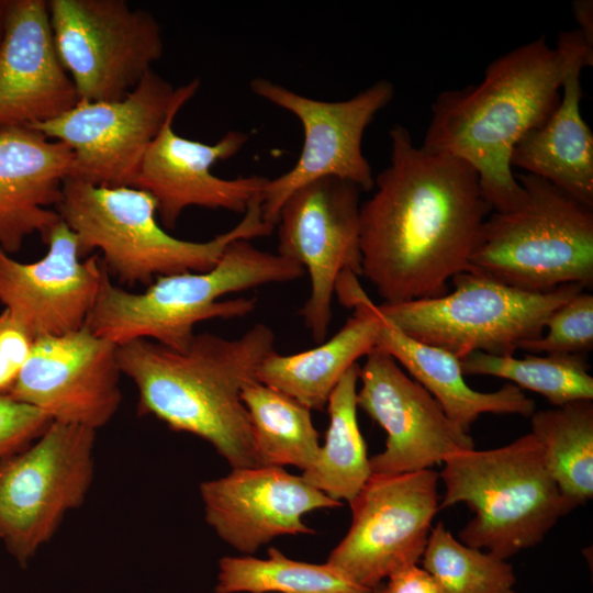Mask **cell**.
Instances as JSON below:
<instances>
[{
    "instance_id": "ba28073f",
    "label": "cell",
    "mask_w": 593,
    "mask_h": 593,
    "mask_svg": "<svg viewBox=\"0 0 593 593\" xmlns=\"http://www.w3.org/2000/svg\"><path fill=\"white\" fill-rule=\"evenodd\" d=\"M445 295L378 304L398 328L460 360L473 351L513 356L524 340L539 338L549 316L584 288L564 284L548 292L507 286L469 268L456 275Z\"/></svg>"
},
{
    "instance_id": "e575fe53",
    "label": "cell",
    "mask_w": 593,
    "mask_h": 593,
    "mask_svg": "<svg viewBox=\"0 0 593 593\" xmlns=\"http://www.w3.org/2000/svg\"><path fill=\"white\" fill-rule=\"evenodd\" d=\"M573 14L578 21V29L586 42L593 46V3L591 0H578L572 3Z\"/></svg>"
},
{
    "instance_id": "f546056e",
    "label": "cell",
    "mask_w": 593,
    "mask_h": 593,
    "mask_svg": "<svg viewBox=\"0 0 593 593\" xmlns=\"http://www.w3.org/2000/svg\"><path fill=\"white\" fill-rule=\"evenodd\" d=\"M421 561L445 593H515L512 564L465 545L441 522L432 528Z\"/></svg>"
},
{
    "instance_id": "9c48e42d",
    "label": "cell",
    "mask_w": 593,
    "mask_h": 593,
    "mask_svg": "<svg viewBox=\"0 0 593 593\" xmlns=\"http://www.w3.org/2000/svg\"><path fill=\"white\" fill-rule=\"evenodd\" d=\"M96 430L59 422L0 461V539L25 566L80 507L94 477Z\"/></svg>"
},
{
    "instance_id": "4dcf8cb0",
    "label": "cell",
    "mask_w": 593,
    "mask_h": 593,
    "mask_svg": "<svg viewBox=\"0 0 593 593\" xmlns=\"http://www.w3.org/2000/svg\"><path fill=\"white\" fill-rule=\"evenodd\" d=\"M542 335L521 342L516 349L528 354H580L593 348V295L580 292L547 320Z\"/></svg>"
},
{
    "instance_id": "603a6c76",
    "label": "cell",
    "mask_w": 593,
    "mask_h": 593,
    "mask_svg": "<svg viewBox=\"0 0 593 593\" xmlns=\"http://www.w3.org/2000/svg\"><path fill=\"white\" fill-rule=\"evenodd\" d=\"M335 293L342 305L353 309L338 332L320 346L298 354L272 351L260 365L257 379L307 409L323 411L343 374L377 346V304L349 270L337 278Z\"/></svg>"
},
{
    "instance_id": "9a60e30c",
    "label": "cell",
    "mask_w": 593,
    "mask_h": 593,
    "mask_svg": "<svg viewBox=\"0 0 593 593\" xmlns=\"http://www.w3.org/2000/svg\"><path fill=\"white\" fill-rule=\"evenodd\" d=\"M366 357L357 406L387 433L384 450L369 458L371 474L432 469L455 454L474 449L469 433L389 354L374 348Z\"/></svg>"
},
{
    "instance_id": "2e32d148",
    "label": "cell",
    "mask_w": 593,
    "mask_h": 593,
    "mask_svg": "<svg viewBox=\"0 0 593 593\" xmlns=\"http://www.w3.org/2000/svg\"><path fill=\"white\" fill-rule=\"evenodd\" d=\"M116 351V344L86 326L36 337L10 398L43 411L53 422L97 432L122 402Z\"/></svg>"
},
{
    "instance_id": "e0dca14e",
    "label": "cell",
    "mask_w": 593,
    "mask_h": 593,
    "mask_svg": "<svg viewBox=\"0 0 593 593\" xmlns=\"http://www.w3.org/2000/svg\"><path fill=\"white\" fill-rule=\"evenodd\" d=\"M206 523L239 552L251 555L282 535L315 534L309 512L343 506L282 467L234 468L200 484Z\"/></svg>"
},
{
    "instance_id": "7a4b0ae2",
    "label": "cell",
    "mask_w": 593,
    "mask_h": 593,
    "mask_svg": "<svg viewBox=\"0 0 593 593\" xmlns=\"http://www.w3.org/2000/svg\"><path fill=\"white\" fill-rule=\"evenodd\" d=\"M272 351L273 331L257 323L237 338L195 334L184 351L135 339L118 345L116 355L138 391L141 414L206 440L234 469L259 466L242 391L258 381Z\"/></svg>"
},
{
    "instance_id": "d4e9b609",
    "label": "cell",
    "mask_w": 593,
    "mask_h": 593,
    "mask_svg": "<svg viewBox=\"0 0 593 593\" xmlns=\"http://www.w3.org/2000/svg\"><path fill=\"white\" fill-rule=\"evenodd\" d=\"M360 366L354 363L327 401L329 423L316 461L301 477L328 497L348 503L371 475L367 445L357 419Z\"/></svg>"
},
{
    "instance_id": "cb8c5ba5",
    "label": "cell",
    "mask_w": 593,
    "mask_h": 593,
    "mask_svg": "<svg viewBox=\"0 0 593 593\" xmlns=\"http://www.w3.org/2000/svg\"><path fill=\"white\" fill-rule=\"evenodd\" d=\"M378 336L376 348L389 354L439 403L446 415L469 433L481 414H516L530 417L536 403L512 383L493 392L470 388L460 359L440 347L416 340L387 318L377 305Z\"/></svg>"
},
{
    "instance_id": "4316f807",
    "label": "cell",
    "mask_w": 593,
    "mask_h": 593,
    "mask_svg": "<svg viewBox=\"0 0 593 593\" xmlns=\"http://www.w3.org/2000/svg\"><path fill=\"white\" fill-rule=\"evenodd\" d=\"M532 434L561 494L578 507L593 497V402L574 401L535 411Z\"/></svg>"
},
{
    "instance_id": "836d02e7",
    "label": "cell",
    "mask_w": 593,
    "mask_h": 593,
    "mask_svg": "<svg viewBox=\"0 0 593 593\" xmlns=\"http://www.w3.org/2000/svg\"><path fill=\"white\" fill-rule=\"evenodd\" d=\"M383 593H445L438 581L423 567L411 564L388 578Z\"/></svg>"
},
{
    "instance_id": "277c9868",
    "label": "cell",
    "mask_w": 593,
    "mask_h": 593,
    "mask_svg": "<svg viewBox=\"0 0 593 593\" xmlns=\"http://www.w3.org/2000/svg\"><path fill=\"white\" fill-rule=\"evenodd\" d=\"M303 275L304 269L298 262L261 250L248 239L231 243L212 269L158 277L144 292L134 293L114 286L103 266L98 298L85 326L116 345L149 339L184 351L198 323L244 317L257 304L251 298L223 301L222 296L294 281Z\"/></svg>"
},
{
    "instance_id": "d590c367",
    "label": "cell",
    "mask_w": 593,
    "mask_h": 593,
    "mask_svg": "<svg viewBox=\"0 0 593 593\" xmlns=\"http://www.w3.org/2000/svg\"><path fill=\"white\" fill-rule=\"evenodd\" d=\"M371 593H383V583L376 586Z\"/></svg>"
},
{
    "instance_id": "d6986e66",
    "label": "cell",
    "mask_w": 593,
    "mask_h": 593,
    "mask_svg": "<svg viewBox=\"0 0 593 593\" xmlns=\"http://www.w3.org/2000/svg\"><path fill=\"white\" fill-rule=\"evenodd\" d=\"M170 118L146 152L133 188L148 192L157 202V215L166 228H174L190 206L245 213L260 197L268 181L261 176L222 179L212 166L235 156L249 134L228 131L217 142L205 144L178 135Z\"/></svg>"
},
{
    "instance_id": "4fadbf2b",
    "label": "cell",
    "mask_w": 593,
    "mask_h": 593,
    "mask_svg": "<svg viewBox=\"0 0 593 593\" xmlns=\"http://www.w3.org/2000/svg\"><path fill=\"white\" fill-rule=\"evenodd\" d=\"M438 472L371 474L349 502L350 527L327 563L373 590L395 571L421 561L439 511Z\"/></svg>"
},
{
    "instance_id": "ac0fdd59",
    "label": "cell",
    "mask_w": 593,
    "mask_h": 593,
    "mask_svg": "<svg viewBox=\"0 0 593 593\" xmlns=\"http://www.w3.org/2000/svg\"><path fill=\"white\" fill-rule=\"evenodd\" d=\"M45 243V256L29 264L0 247V302L35 337L83 327L103 273L98 255L81 260L77 237L61 220Z\"/></svg>"
},
{
    "instance_id": "83f0119b",
    "label": "cell",
    "mask_w": 593,
    "mask_h": 593,
    "mask_svg": "<svg viewBox=\"0 0 593 593\" xmlns=\"http://www.w3.org/2000/svg\"><path fill=\"white\" fill-rule=\"evenodd\" d=\"M371 593L329 563L286 557L270 547L266 559L224 557L219 561L215 593Z\"/></svg>"
},
{
    "instance_id": "7c38bea8",
    "label": "cell",
    "mask_w": 593,
    "mask_h": 593,
    "mask_svg": "<svg viewBox=\"0 0 593 593\" xmlns=\"http://www.w3.org/2000/svg\"><path fill=\"white\" fill-rule=\"evenodd\" d=\"M253 93L291 112L302 124L303 145L294 166L268 179L261 193L264 220L276 225L288 197L314 180L333 177L350 181L361 191L373 189L372 168L362 153L366 128L390 103L394 86L379 80L343 101H323L299 94L272 80L250 81Z\"/></svg>"
},
{
    "instance_id": "30bf717a",
    "label": "cell",
    "mask_w": 593,
    "mask_h": 593,
    "mask_svg": "<svg viewBox=\"0 0 593 593\" xmlns=\"http://www.w3.org/2000/svg\"><path fill=\"white\" fill-rule=\"evenodd\" d=\"M199 87V79L174 87L152 69L122 99L79 101L59 116L30 127L70 148V178L132 187L152 143Z\"/></svg>"
},
{
    "instance_id": "6da1fadb",
    "label": "cell",
    "mask_w": 593,
    "mask_h": 593,
    "mask_svg": "<svg viewBox=\"0 0 593 593\" xmlns=\"http://www.w3.org/2000/svg\"><path fill=\"white\" fill-rule=\"evenodd\" d=\"M389 137L390 164L360 205L361 276L382 303L445 295L492 210L469 164L415 145L400 124Z\"/></svg>"
},
{
    "instance_id": "8992f818",
    "label": "cell",
    "mask_w": 593,
    "mask_h": 593,
    "mask_svg": "<svg viewBox=\"0 0 593 593\" xmlns=\"http://www.w3.org/2000/svg\"><path fill=\"white\" fill-rule=\"evenodd\" d=\"M438 477L445 486L439 510L465 503L473 512L459 540L504 560L540 544L574 510L532 433L502 447L455 454Z\"/></svg>"
},
{
    "instance_id": "8d00e7d4",
    "label": "cell",
    "mask_w": 593,
    "mask_h": 593,
    "mask_svg": "<svg viewBox=\"0 0 593 593\" xmlns=\"http://www.w3.org/2000/svg\"><path fill=\"white\" fill-rule=\"evenodd\" d=\"M1 24H2V10H1V3H0V36H1Z\"/></svg>"
},
{
    "instance_id": "8fae6325",
    "label": "cell",
    "mask_w": 593,
    "mask_h": 593,
    "mask_svg": "<svg viewBox=\"0 0 593 593\" xmlns=\"http://www.w3.org/2000/svg\"><path fill=\"white\" fill-rule=\"evenodd\" d=\"M57 54L79 101L124 98L164 51L152 13L123 0H49Z\"/></svg>"
},
{
    "instance_id": "d6a6232c",
    "label": "cell",
    "mask_w": 593,
    "mask_h": 593,
    "mask_svg": "<svg viewBox=\"0 0 593 593\" xmlns=\"http://www.w3.org/2000/svg\"><path fill=\"white\" fill-rule=\"evenodd\" d=\"M36 337L10 311L0 313V396H10Z\"/></svg>"
},
{
    "instance_id": "f1b7e54d",
    "label": "cell",
    "mask_w": 593,
    "mask_h": 593,
    "mask_svg": "<svg viewBox=\"0 0 593 593\" xmlns=\"http://www.w3.org/2000/svg\"><path fill=\"white\" fill-rule=\"evenodd\" d=\"M462 373L491 376L508 380L512 384L536 392L553 406L593 400V378L589 372L586 355L548 354L495 356L473 351L460 360Z\"/></svg>"
},
{
    "instance_id": "5bb4252c",
    "label": "cell",
    "mask_w": 593,
    "mask_h": 593,
    "mask_svg": "<svg viewBox=\"0 0 593 593\" xmlns=\"http://www.w3.org/2000/svg\"><path fill=\"white\" fill-rule=\"evenodd\" d=\"M360 193L355 183L327 177L292 192L278 216V253L306 270L309 299L299 311L315 343L325 340L339 275L361 276Z\"/></svg>"
},
{
    "instance_id": "7402d4cb",
    "label": "cell",
    "mask_w": 593,
    "mask_h": 593,
    "mask_svg": "<svg viewBox=\"0 0 593 593\" xmlns=\"http://www.w3.org/2000/svg\"><path fill=\"white\" fill-rule=\"evenodd\" d=\"M557 45L567 60L559 104L515 145L511 165L593 206V134L581 114V71L593 65V46L579 30L561 32Z\"/></svg>"
},
{
    "instance_id": "ffe728a7",
    "label": "cell",
    "mask_w": 593,
    "mask_h": 593,
    "mask_svg": "<svg viewBox=\"0 0 593 593\" xmlns=\"http://www.w3.org/2000/svg\"><path fill=\"white\" fill-rule=\"evenodd\" d=\"M0 128L55 119L79 102L55 46L47 1L1 2Z\"/></svg>"
},
{
    "instance_id": "484cf974",
    "label": "cell",
    "mask_w": 593,
    "mask_h": 593,
    "mask_svg": "<svg viewBox=\"0 0 593 593\" xmlns=\"http://www.w3.org/2000/svg\"><path fill=\"white\" fill-rule=\"evenodd\" d=\"M242 401L250 419L259 466H294L305 471L321 446L311 410L259 381L247 384Z\"/></svg>"
},
{
    "instance_id": "5b68a950",
    "label": "cell",
    "mask_w": 593,
    "mask_h": 593,
    "mask_svg": "<svg viewBox=\"0 0 593 593\" xmlns=\"http://www.w3.org/2000/svg\"><path fill=\"white\" fill-rule=\"evenodd\" d=\"M55 211L77 237L81 258L94 250L109 276L121 283L148 287L161 276L212 269L237 239L268 236L273 225L255 198L231 230L206 242L179 239L157 222V202L133 187L94 186L68 177Z\"/></svg>"
},
{
    "instance_id": "52a82bcc",
    "label": "cell",
    "mask_w": 593,
    "mask_h": 593,
    "mask_svg": "<svg viewBox=\"0 0 593 593\" xmlns=\"http://www.w3.org/2000/svg\"><path fill=\"white\" fill-rule=\"evenodd\" d=\"M519 205L492 211L470 257V268L507 286L548 292L593 284V206L549 181L518 174Z\"/></svg>"
},
{
    "instance_id": "1f68e13d",
    "label": "cell",
    "mask_w": 593,
    "mask_h": 593,
    "mask_svg": "<svg viewBox=\"0 0 593 593\" xmlns=\"http://www.w3.org/2000/svg\"><path fill=\"white\" fill-rule=\"evenodd\" d=\"M52 422L47 414L30 404L0 396V461L29 447Z\"/></svg>"
},
{
    "instance_id": "44dd1931",
    "label": "cell",
    "mask_w": 593,
    "mask_h": 593,
    "mask_svg": "<svg viewBox=\"0 0 593 593\" xmlns=\"http://www.w3.org/2000/svg\"><path fill=\"white\" fill-rule=\"evenodd\" d=\"M74 156L61 142L30 126L0 128V247L16 253L38 233L45 242L60 222L55 211Z\"/></svg>"
},
{
    "instance_id": "3957f363",
    "label": "cell",
    "mask_w": 593,
    "mask_h": 593,
    "mask_svg": "<svg viewBox=\"0 0 593 593\" xmlns=\"http://www.w3.org/2000/svg\"><path fill=\"white\" fill-rule=\"evenodd\" d=\"M566 66L563 49L545 36L515 47L494 59L479 83L436 97L423 146L469 164L492 211L515 209L524 189L512 152L558 107Z\"/></svg>"
}]
</instances>
